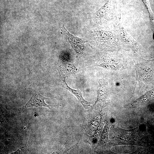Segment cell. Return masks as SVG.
<instances>
[{
  "mask_svg": "<svg viewBox=\"0 0 154 154\" xmlns=\"http://www.w3.org/2000/svg\"><path fill=\"white\" fill-rule=\"evenodd\" d=\"M57 68L60 80H66V78L73 74L77 70L73 64L66 59L58 60Z\"/></svg>",
  "mask_w": 154,
  "mask_h": 154,
  "instance_id": "cell-2",
  "label": "cell"
},
{
  "mask_svg": "<svg viewBox=\"0 0 154 154\" xmlns=\"http://www.w3.org/2000/svg\"><path fill=\"white\" fill-rule=\"evenodd\" d=\"M142 1L146 5L147 8L148 9L149 11V12L150 13V16L151 17V19H152V21L154 20V17L150 9L148 0H142Z\"/></svg>",
  "mask_w": 154,
  "mask_h": 154,
  "instance_id": "cell-8",
  "label": "cell"
},
{
  "mask_svg": "<svg viewBox=\"0 0 154 154\" xmlns=\"http://www.w3.org/2000/svg\"><path fill=\"white\" fill-rule=\"evenodd\" d=\"M90 120L88 122V123L86 125V129L89 134H91L95 130L98 126V119L97 117L93 115H90Z\"/></svg>",
  "mask_w": 154,
  "mask_h": 154,
  "instance_id": "cell-7",
  "label": "cell"
},
{
  "mask_svg": "<svg viewBox=\"0 0 154 154\" xmlns=\"http://www.w3.org/2000/svg\"><path fill=\"white\" fill-rule=\"evenodd\" d=\"M103 126V123L100 122L96 127L94 134L89 136L90 145L92 148L94 147L97 143L98 137L101 133Z\"/></svg>",
  "mask_w": 154,
  "mask_h": 154,
  "instance_id": "cell-6",
  "label": "cell"
},
{
  "mask_svg": "<svg viewBox=\"0 0 154 154\" xmlns=\"http://www.w3.org/2000/svg\"><path fill=\"white\" fill-rule=\"evenodd\" d=\"M100 87L97 90V98L95 104L92 106V109H96L101 102L103 101L105 96L106 89V84L102 82L99 83Z\"/></svg>",
  "mask_w": 154,
  "mask_h": 154,
  "instance_id": "cell-5",
  "label": "cell"
},
{
  "mask_svg": "<svg viewBox=\"0 0 154 154\" xmlns=\"http://www.w3.org/2000/svg\"><path fill=\"white\" fill-rule=\"evenodd\" d=\"M61 34L66 37L71 46V51L76 56L83 55L85 48V44L87 42V41L70 33L64 25L62 27Z\"/></svg>",
  "mask_w": 154,
  "mask_h": 154,
  "instance_id": "cell-1",
  "label": "cell"
},
{
  "mask_svg": "<svg viewBox=\"0 0 154 154\" xmlns=\"http://www.w3.org/2000/svg\"><path fill=\"white\" fill-rule=\"evenodd\" d=\"M60 82L63 87L73 94L85 109L88 110L92 108V106L90 103L84 99L83 97L82 91L78 88L75 90L70 88L67 85L66 80H61Z\"/></svg>",
  "mask_w": 154,
  "mask_h": 154,
  "instance_id": "cell-4",
  "label": "cell"
},
{
  "mask_svg": "<svg viewBox=\"0 0 154 154\" xmlns=\"http://www.w3.org/2000/svg\"><path fill=\"white\" fill-rule=\"evenodd\" d=\"M42 96L38 92L33 93L31 97L28 102L26 104L25 107L27 108L30 107L44 106L51 109L50 107H56L57 106L49 105L47 104L45 102V99H50Z\"/></svg>",
  "mask_w": 154,
  "mask_h": 154,
  "instance_id": "cell-3",
  "label": "cell"
}]
</instances>
